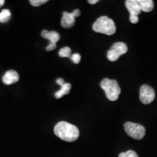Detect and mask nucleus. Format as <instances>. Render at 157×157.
Masks as SVG:
<instances>
[{"instance_id": "1", "label": "nucleus", "mask_w": 157, "mask_h": 157, "mask_svg": "<svg viewBox=\"0 0 157 157\" xmlns=\"http://www.w3.org/2000/svg\"><path fill=\"white\" fill-rule=\"evenodd\" d=\"M54 132L57 137L66 142L75 141L79 136V130L77 127L66 121H60L57 124Z\"/></svg>"}, {"instance_id": "2", "label": "nucleus", "mask_w": 157, "mask_h": 157, "mask_svg": "<svg viewBox=\"0 0 157 157\" xmlns=\"http://www.w3.org/2000/svg\"><path fill=\"white\" fill-rule=\"evenodd\" d=\"M94 31L106 35H113L116 32V25L112 19L107 16H101L93 25Z\"/></svg>"}, {"instance_id": "3", "label": "nucleus", "mask_w": 157, "mask_h": 157, "mask_svg": "<svg viewBox=\"0 0 157 157\" xmlns=\"http://www.w3.org/2000/svg\"><path fill=\"white\" fill-rule=\"evenodd\" d=\"M101 87L105 91L109 101H116L119 98L121 89L117 80L105 78L101 82Z\"/></svg>"}, {"instance_id": "4", "label": "nucleus", "mask_w": 157, "mask_h": 157, "mask_svg": "<svg viewBox=\"0 0 157 157\" xmlns=\"http://www.w3.org/2000/svg\"><path fill=\"white\" fill-rule=\"evenodd\" d=\"M124 127L127 134L135 140H141L146 135L145 127L139 124L128 121L124 124Z\"/></svg>"}, {"instance_id": "5", "label": "nucleus", "mask_w": 157, "mask_h": 157, "mask_svg": "<svg viewBox=\"0 0 157 157\" xmlns=\"http://www.w3.org/2000/svg\"><path fill=\"white\" fill-rule=\"evenodd\" d=\"M127 50L128 48L125 43L117 42L113 44L111 49L108 51L107 58L111 62L117 61L119 57L126 53Z\"/></svg>"}, {"instance_id": "6", "label": "nucleus", "mask_w": 157, "mask_h": 157, "mask_svg": "<svg viewBox=\"0 0 157 157\" xmlns=\"http://www.w3.org/2000/svg\"><path fill=\"white\" fill-rule=\"evenodd\" d=\"M155 98L154 90L151 87L143 84L140 89V100L143 104H149L154 101Z\"/></svg>"}, {"instance_id": "7", "label": "nucleus", "mask_w": 157, "mask_h": 157, "mask_svg": "<svg viewBox=\"0 0 157 157\" xmlns=\"http://www.w3.org/2000/svg\"><path fill=\"white\" fill-rule=\"evenodd\" d=\"M41 35L43 38L48 39L50 41V44L46 48L47 51H52L54 50L56 48V43L60 40V34L56 31H48L47 30H43L41 33Z\"/></svg>"}, {"instance_id": "8", "label": "nucleus", "mask_w": 157, "mask_h": 157, "mask_svg": "<svg viewBox=\"0 0 157 157\" xmlns=\"http://www.w3.org/2000/svg\"><path fill=\"white\" fill-rule=\"evenodd\" d=\"M125 5H126L127 9L128 10L130 15H135L137 16L140 13V8L137 0H127L125 2Z\"/></svg>"}, {"instance_id": "9", "label": "nucleus", "mask_w": 157, "mask_h": 157, "mask_svg": "<svg viewBox=\"0 0 157 157\" xmlns=\"http://www.w3.org/2000/svg\"><path fill=\"white\" fill-rule=\"evenodd\" d=\"M19 80V75L15 71L10 70L7 71L3 76L2 82L4 84H7V85H10V84H13L14 83H16Z\"/></svg>"}, {"instance_id": "10", "label": "nucleus", "mask_w": 157, "mask_h": 157, "mask_svg": "<svg viewBox=\"0 0 157 157\" xmlns=\"http://www.w3.org/2000/svg\"><path fill=\"white\" fill-rule=\"evenodd\" d=\"M75 18L72 13L64 12L63 14V17L61 19V25L62 27L66 29H69L73 27L75 24Z\"/></svg>"}, {"instance_id": "11", "label": "nucleus", "mask_w": 157, "mask_h": 157, "mask_svg": "<svg viewBox=\"0 0 157 157\" xmlns=\"http://www.w3.org/2000/svg\"><path fill=\"white\" fill-rule=\"evenodd\" d=\"M141 11L149 13L154 9V1L152 0H137Z\"/></svg>"}, {"instance_id": "12", "label": "nucleus", "mask_w": 157, "mask_h": 157, "mask_svg": "<svg viewBox=\"0 0 157 157\" xmlns=\"http://www.w3.org/2000/svg\"><path fill=\"white\" fill-rule=\"evenodd\" d=\"M71 88V85L69 83H65L62 86L61 88H60V90H58V92H56L55 93V97L57 99H59V98H61L63 96L65 95H67L70 93V90Z\"/></svg>"}, {"instance_id": "13", "label": "nucleus", "mask_w": 157, "mask_h": 157, "mask_svg": "<svg viewBox=\"0 0 157 157\" xmlns=\"http://www.w3.org/2000/svg\"><path fill=\"white\" fill-rule=\"evenodd\" d=\"M11 17V13L9 10L5 9L0 13V22L5 23L7 22Z\"/></svg>"}, {"instance_id": "14", "label": "nucleus", "mask_w": 157, "mask_h": 157, "mask_svg": "<svg viewBox=\"0 0 157 157\" xmlns=\"http://www.w3.org/2000/svg\"><path fill=\"white\" fill-rule=\"evenodd\" d=\"M59 56L61 58H71V50L68 47L61 48L58 52Z\"/></svg>"}, {"instance_id": "15", "label": "nucleus", "mask_w": 157, "mask_h": 157, "mask_svg": "<svg viewBox=\"0 0 157 157\" xmlns=\"http://www.w3.org/2000/svg\"><path fill=\"white\" fill-rule=\"evenodd\" d=\"M119 157H138V155L137 154V153L134 151L129 150L126 152L121 153L119 155Z\"/></svg>"}, {"instance_id": "16", "label": "nucleus", "mask_w": 157, "mask_h": 157, "mask_svg": "<svg viewBox=\"0 0 157 157\" xmlns=\"http://www.w3.org/2000/svg\"><path fill=\"white\" fill-rule=\"evenodd\" d=\"M29 2L31 5L34 7H39V6L43 5V4L48 2V0H30Z\"/></svg>"}, {"instance_id": "17", "label": "nucleus", "mask_w": 157, "mask_h": 157, "mask_svg": "<svg viewBox=\"0 0 157 157\" xmlns=\"http://www.w3.org/2000/svg\"><path fill=\"white\" fill-rule=\"evenodd\" d=\"M71 59L73 60V62L74 63L78 64V63L80 62V60H81V56H80L78 53H75L71 56Z\"/></svg>"}, {"instance_id": "18", "label": "nucleus", "mask_w": 157, "mask_h": 157, "mask_svg": "<svg viewBox=\"0 0 157 157\" xmlns=\"http://www.w3.org/2000/svg\"><path fill=\"white\" fill-rule=\"evenodd\" d=\"M138 16H135V15H130L129 16V21L132 23H137L138 22Z\"/></svg>"}, {"instance_id": "19", "label": "nucleus", "mask_w": 157, "mask_h": 157, "mask_svg": "<svg viewBox=\"0 0 157 157\" xmlns=\"http://www.w3.org/2000/svg\"><path fill=\"white\" fill-rule=\"evenodd\" d=\"M56 82H57V84H58V85L60 86V87H62V86L65 84L64 79H63V78H58V79L56 80Z\"/></svg>"}, {"instance_id": "20", "label": "nucleus", "mask_w": 157, "mask_h": 157, "mask_svg": "<svg viewBox=\"0 0 157 157\" xmlns=\"http://www.w3.org/2000/svg\"><path fill=\"white\" fill-rule=\"evenodd\" d=\"M71 13H72V14H73V15L75 17H78L80 15H81V12H80L79 10H78V9H76L75 10H74Z\"/></svg>"}, {"instance_id": "21", "label": "nucleus", "mask_w": 157, "mask_h": 157, "mask_svg": "<svg viewBox=\"0 0 157 157\" xmlns=\"http://www.w3.org/2000/svg\"><path fill=\"white\" fill-rule=\"evenodd\" d=\"M98 2V0H88V3L91 4V5H94Z\"/></svg>"}, {"instance_id": "22", "label": "nucleus", "mask_w": 157, "mask_h": 157, "mask_svg": "<svg viewBox=\"0 0 157 157\" xmlns=\"http://www.w3.org/2000/svg\"><path fill=\"white\" fill-rule=\"evenodd\" d=\"M5 0H0V7H2L4 5H5Z\"/></svg>"}]
</instances>
